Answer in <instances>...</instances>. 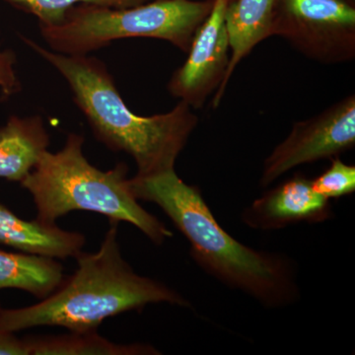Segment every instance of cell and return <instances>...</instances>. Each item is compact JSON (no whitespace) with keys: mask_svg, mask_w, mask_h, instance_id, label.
Wrapping results in <instances>:
<instances>
[{"mask_svg":"<svg viewBox=\"0 0 355 355\" xmlns=\"http://www.w3.org/2000/svg\"><path fill=\"white\" fill-rule=\"evenodd\" d=\"M139 200L157 205L191 245V256L205 272L263 307L280 309L300 298L295 261L286 254L245 246L219 225L200 189L174 170L130 179Z\"/></svg>","mask_w":355,"mask_h":355,"instance_id":"6da1fadb","label":"cell"},{"mask_svg":"<svg viewBox=\"0 0 355 355\" xmlns=\"http://www.w3.org/2000/svg\"><path fill=\"white\" fill-rule=\"evenodd\" d=\"M21 39L64 77L73 101L95 137L114 153L132 156L135 176H154L175 169L198 118L183 101L165 114L141 116L128 109L113 76L102 60L90 55H67L49 51L36 42Z\"/></svg>","mask_w":355,"mask_h":355,"instance_id":"7a4b0ae2","label":"cell"},{"mask_svg":"<svg viewBox=\"0 0 355 355\" xmlns=\"http://www.w3.org/2000/svg\"><path fill=\"white\" fill-rule=\"evenodd\" d=\"M118 221L110 227L95 253L77 254L73 275L37 304L4 310L0 308V331L36 327H62L70 331H98L108 318L167 304L191 308L190 301L163 282L142 277L125 260L118 241Z\"/></svg>","mask_w":355,"mask_h":355,"instance_id":"3957f363","label":"cell"},{"mask_svg":"<svg viewBox=\"0 0 355 355\" xmlns=\"http://www.w3.org/2000/svg\"><path fill=\"white\" fill-rule=\"evenodd\" d=\"M83 135L69 133L57 153L46 150L21 186L29 191L37 209V220L55 225L69 212L83 210L128 222L155 245H162L173 233L162 221L146 211L133 195L128 168L119 163L103 171L83 153Z\"/></svg>","mask_w":355,"mask_h":355,"instance_id":"277c9868","label":"cell"},{"mask_svg":"<svg viewBox=\"0 0 355 355\" xmlns=\"http://www.w3.org/2000/svg\"><path fill=\"white\" fill-rule=\"evenodd\" d=\"M214 6V0H154L132 7L81 3L57 26H40L51 51L87 55L125 38L165 40L188 53L191 41Z\"/></svg>","mask_w":355,"mask_h":355,"instance_id":"5b68a950","label":"cell"},{"mask_svg":"<svg viewBox=\"0 0 355 355\" xmlns=\"http://www.w3.org/2000/svg\"><path fill=\"white\" fill-rule=\"evenodd\" d=\"M355 146V98L349 96L291 132L263 162L261 186L268 187L297 166L333 158Z\"/></svg>","mask_w":355,"mask_h":355,"instance_id":"8992f818","label":"cell"},{"mask_svg":"<svg viewBox=\"0 0 355 355\" xmlns=\"http://www.w3.org/2000/svg\"><path fill=\"white\" fill-rule=\"evenodd\" d=\"M273 34L314 57L345 58L343 49L354 51L355 9L347 0H279Z\"/></svg>","mask_w":355,"mask_h":355,"instance_id":"52a82bcc","label":"cell"},{"mask_svg":"<svg viewBox=\"0 0 355 355\" xmlns=\"http://www.w3.org/2000/svg\"><path fill=\"white\" fill-rule=\"evenodd\" d=\"M230 0H214L211 10L198 28L186 62L175 71L168 90L191 107L202 106L209 93L220 86L229 64V38L225 26Z\"/></svg>","mask_w":355,"mask_h":355,"instance_id":"ba28073f","label":"cell"},{"mask_svg":"<svg viewBox=\"0 0 355 355\" xmlns=\"http://www.w3.org/2000/svg\"><path fill=\"white\" fill-rule=\"evenodd\" d=\"M333 216L330 200L313 190L311 180L296 174L266 191L242 212L248 227L270 231L293 224L321 223Z\"/></svg>","mask_w":355,"mask_h":355,"instance_id":"9c48e42d","label":"cell"},{"mask_svg":"<svg viewBox=\"0 0 355 355\" xmlns=\"http://www.w3.org/2000/svg\"><path fill=\"white\" fill-rule=\"evenodd\" d=\"M0 243L23 253L53 259L76 258L83 252L85 236L37 220L27 221L0 203Z\"/></svg>","mask_w":355,"mask_h":355,"instance_id":"30bf717a","label":"cell"},{"mask_svg":"<svg viewBox=\"0 0 355 355\" xmlns=\"http://www.w3.org/2000/svg\"><path fill=\"white\" fill-rule=\"evenodd\" d=\"M279 0H230L225 12L231 55L223 81L214 97L218 106L224 89L236 67L254 46L272 35L273 20Z\"/></svg>","mask_w":355,"mask_h":355,"instance_id":"8fae6325","label":"cell"},{"mask_svg":"<svg viewBox=\"0 0 355 355\" xmlns=\"http://www.w3.org/2000/svg\"><path fill=\"white\" fill-rule=\"evenodd\" d=\"M50 146V135L40 116H11L0 127V179L21 182Z\"/></svg>","mask_w":355,"mask_h":355,"instance_id":"7c38bea8","label":"cell"},{"mask_svg":"<svg viewBox=\"0 0 355 355\" xmlns=\"http://www.w3.org/2000/svg\"><path fill=\"white\" fill-rule=\"evenodd\" d=\"M64 279V268L55 259L0 250V289H20L44 299L50 296Z\"/></svg>","mask_w":355,"mask_h":355,"instance_id":"4fadbf2b","label":"cell"},{"mask_svg":"<svg viewBox=\"0 0 355 355\" xmlns=\"http://www.w3.org/2000/svg\"><path fill=\"white\" fill-rule=\"evenodd\" d=\"M30 355H159L144 343H116L97 331H70L65 335L35 336L24 338Z\"/></svg>","mask_w":355,"mask_h":355,"instance_id":"5bb4252c","label":"cell"},{"mask_svg":"<svg viewBox=\"0 0 355 355\" xmlns=\"http://www.w3.org/2000/svg\"><path fill=\"white\" fill-rule=\"evenodd\" d=\"M16 8L33 14L40 26H57L64 20L71 7L81 3L100 4L112 7H132L148 0H4Z\"/></svg>","mask_w":355,"mask_h":355,"instance_id":"9a60e30c","label":"cell"},{"mask_svg":"<svg viewBox=\"0 0 355 355\" xmlns=\"http://www.w3.org/2000/svg\"><path fill=\"white\" fill-rule=\"evenodd\" d=\"M311 184L313 190L328 200L352 195L355 191V167L334 158L330 167L311 180Z\"/></svg>","mask_w":355,"mask_h":355,"instance_id":"2e32d148","label":"cell"},{"mask_svg":"<svg viewBox=\"0 0 355 355\" xmlns=\"http://www.w3.org/2000/svg\"><path fill=\"white\" fill-rule=\"evenodd\" d=\"M16 60L12 51L0 49V102L6 101L22 89L16 73Z\"/></svg>","mask_w":355,"mask_h":355,"instance_id":"e0dca14e","label":"cell"},{"mask_svg":"<svg viewBox=\"0 0 355 355\" xmlns=\"http://www.w3.org/2000/svg\"><path fill=\"white\" fill-rule=\"evenodd\" d=\"M0 355H30L27 343L11 331H0Z\"/></svg>","mask_w":355,"mask_h":355,"instance_id":"ac0fdd59","label":"cell"},{"mask_svg":"<svg viewBox=\"0 0 355 355\" xmlns=\"http://www.w3.org/2000/svg\"><path fill=\"white\" fill-rule=\"evenodd\" d=\"M347 1H349V2H350V1H354V0H347Z\"/></svg>","mask_w":355,"mask_h":355,"instance_id":"d6986e66","label":"cell"}]
</instances>
